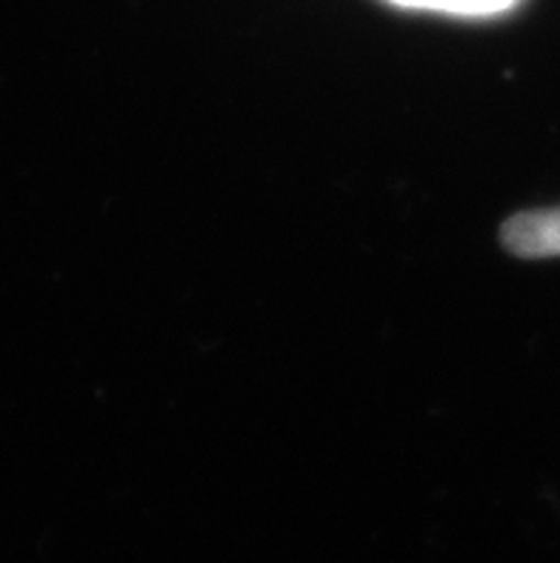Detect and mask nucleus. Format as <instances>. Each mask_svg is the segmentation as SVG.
I'll return each mask as SVG.
<instances>
[{
    "instance_id": "1",
    "label": "nucleus",
    "mask_w": 560,
    "mask_h": 563,
    "mask_svg": "<svg viewBox=\"0 0 560 563\" xmlns=\"http://www.w3.org/2000/svg\"><path fill=\"white\" fill-rule=\"evenodd\" d=\"M501 241L518 257H560V207L515 214L504 223Z\"/></svg>"
},
{
    "instance_id": "2",
    "label": "nucleus",
    "mask_w": 560,
    "mask_h": 563,
    "mask_svg": "<svg viewBox=\"0 0 560 563\" xmlns=\"http://www.w3.org/2000/svg\"><path fill=\"white\" fill-rule=\"evenodd\" d=\"M404 9H432V12L463 14V18H486L515 7V0H389Z\"/></svg>"
}]
</instances>
